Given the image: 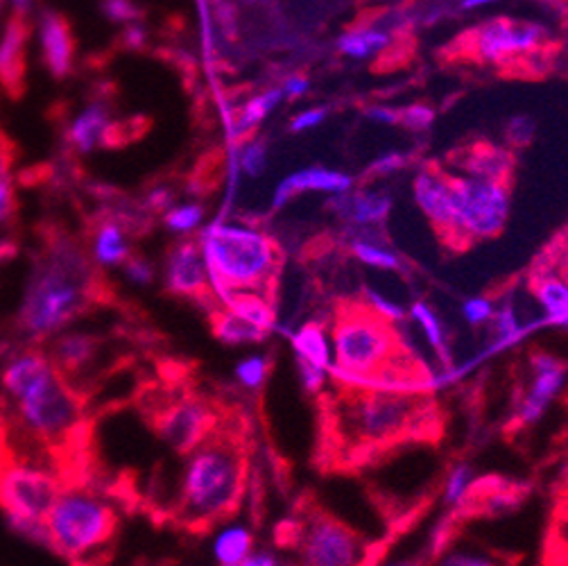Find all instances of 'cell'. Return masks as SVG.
Returning a JSON list of instances; mask_svg holds the SVG:
<instances>
[{"label": "cell", "instance_id": "cell-1", "mask_svg": "<svg viewBox=\"0 0 568 566\" xmlns=\"http://www.w3.org/2000/svg\"><path fill=\"white\" fill-rule=\"evenodd\" d=\"M98 295V267L89 252L67 234L52 236L37 256L19 304V331L43 343L67 331Z\"/></svg>", "mask_w": 568, "mask_h": 566}, {"label": "cell", "instance_id": "cell-2", "mask_svg": "<svg viewBox=\"0 0 568 566\" xmlns=\"http://www.w3.org/2000/svg\"><path fill=\"white\" fill-rule=\"evenodd\" d=\"M0 383L17 426L37 444L54 448L73 439L84 417L82 400L48 352L21 350L8 361Z\"/></svg>", "mask_w": 568, "mask_h": 566}, {"label": "cell", "instance_id": "cell-3", "mask_svg": "<svg viewBox=\"0 0 568 566\" xmlns=\"http://www.w3.org/2000/svg\"><path fill=\"white\" fill-rule=\"evenodd\" d=\"M247 461L234 437L209 435L193 448L180 481L175 515L186 528H211L230 519L245 494Z\"/></svg>", "mask_w": 568, "mask_h": 566}, {"label": "cell", "instance_id": "cell-4", "mask_svg": "<svg viewBox=\"0 0 568 566\" xmlns=\"http://www.w3.org/2000/svg\"><path fill=\"white\" fill-rule=\"evenodd\" d=\"M197 243L209 267L215 306L239 291H254L270 297L278 272V250L258 226L213 222L200 232Z\"/></svg>", "mask_w": 568, "mask_h": 566}, {"label": "cell", "instance_id": "cell-5", "mask_svg": "<svg viewBox=\"0 0 568 566\" xmlns=\"http://www.w3.org/2000/svg\"><path fill=\"white\" fill-rule=\"evenodd\" d=\"M424 417L415 392L383 387H349L337 402L333 424L352 448H381L413 433Z\"/></svg>", "mask_w": 568, "mask_h": 566}, {"label": "cell", "instance_id": "cell-6", "mask_svg": "<svg viewBox=\"0 0 568 566\" xmlns=\"http://www.w3.org/2000/svg\"><path fill=\"white\" fill-rule=\"evenodd\" d=\"M116 530V507L87 487H62L45 517L48 546L78 566L104 559Z\"/></svg>", "mask_w": 568, "mask_h": 566}, {"label": "cell", "instance_id": "cell-7", "mask_svg": "<svg viewBox=\"0 0 568 566\" xmlns=\"http://www.w3.org/2000/svg\"><path fill=\"white\" fill-rule=\"evenodd\" d=\"M331 374L352 387H367L381 370L399 358V329L367 306L343 309L331 324Z\"/></svg>", "mask_w": 568, "mask_h": 566}, {"label": "cell", "instance_id": "cell-8", "mask_svg": "<svg viewBox=\"0 0 568 566\" xmlns=\"http://www.w3.org/2000/svg\"><path fill=\"white\" fill-rule=\"evenodd\" d=\"M64 483L57 469L37 456H0V507L8 524L26 539L48 546L45 517Z\"/></svg>", "mask_w": 568, "mask_h": 566}, {"label": "cell", "instance_id": "cell-9", "mask_svg": "<svg viewBox=\"0 0 568 566\" xmlns=\"http://www.w3.org/2000/svg\"><path fill=\"white\" fill-rule=\"evenodd\" d=\"M456 243H478L498 236L509 218V189L498 180L471 175L450 178Z\"/></svg>", "mask_w": 568, "mask_h": 566}, {"label": "cell", "instance_id": "cell-10", "mask_svg": "<svg viewBox=\"0 0 568 566\" xmlns=\"http://www.w3.org/2000/svg\"><path fill=\"white\" fill-rule=\"evenodd\" d=\"M295 548L302 566H363L365 544L343 522L311 509L295 526Z\"/></svg>", "mask_w": 568, "mask_h": 566}, {"label": "cell", "instance_id": "cell-11", "mask_svg": "<svg viewBox=\"0 0 568 566\" xmlns=\"http://www.w3.org/2000/svg\"><path fill=\"white\" fill-rule=\"evenodd\" d=\"M213 408L200 396H180V400L165 404L156 417V435L182 456H189L215 428Z\"/></svg>", "mask_w": 568, "mask_h": 566}, {"label": "cell", "instance_id": "cell-12", "mask_svg": "<svg viewBox=\"0 0 568 566\" xmlns=\"http://www.w3.org/2000/svg\"><path fill=\"white\" fill-rule=\"evenodd\" d=\"M163 286L175 297L193 302L213 300L209 267L197 241L184 239L170 247L163 263Z\"/></svg>", "mask_w": 568, "mask_h": 566}, {"label": "cell", "instance_id": "cell-13", "mask_svg": "<svg viewBox=\"0 0 568 566\" xmlns=\"http://www.w3.org/2000/svg\"><path fill=\"white\" fill-rule=\"evenodd\" d=\"M544 41L546 30L537 23L494 19L476 30L474 50L483 62L498 64L513 54H526L537 50Z\"/></svg>", "mask_w": 568, "mask_h": 566}, {"label": "cell", "instance_id": "cell-14", "mask_svg": "<svg viewBox=\"0 0 568 566\" xmlns=\"http://www.w3.org/2000/svg\"><path fill=\"white\" fill-rule=\"evenodd\" d=\"M566 378L568 365L561 358L548 352H535L530 356V381L517 411L519 422L526 426L537 424L564 390Z\"/></svg>", "mask_w": 568, "mask_h": 566}, {"label": "cell", "instance_id": "cell-15", "mask_svg": "<svg viewBox=\"0 0 568 566\" xmlns=\"http://www.w3.org/2000/svg\"><path fill=\"white\" fill-rule=\"evenodd\" d=\"M413 198L435 230L456 243V211H453L450 178L437 170H422L413 180Z\"/></svg>", "mask_w": 568, "mask_h": 566}, {"label": "cell", "instance_id": "cell-16", "mask_svg": "<svg viewBox=\"0 0 568 566\" xmlns=\"http://www.w3.org/2000/svg\"><path fill=\"white\" fill-rule=\"evenodd\" d=\"M39 41L43 64L50 75L57 80L71 75L75 62V37L69 19L54 10H43L39 17Z\"/></svg>", "mask_w": 568, "mask_h": 566}, {"label": "cell", "instance_id": "cell-17", "mask_svg": "<svg viewBox=\"0 0 568 566\" xmlns=\"http://www.w3.org/2000/svg\"><path fill=\"white\" fill-rule=\"evenodd\" d=\"M354 189V178L339 170L313 165L297 170V173L283 178L272 193V209H283L300 193H326V195H345Z\"/></svg>", "mask_w": 568, "mask_h": 566}, {"label": "cell", "instance_id": "cell-18", "mask_svg": "<svg viewBox=\"0 0 568 566\" xmlns=\"http://www.w3.org/2000/svg\"><path fill=\"white\" fill-rule=\"evenodd\" d=\"M32 26L26 14H14L0 39V87L12 98H21L26 93V46Z\"/></svg>", "mask_w": 568, "mask_h": 566}, {"label": "cell", "instance_id": "cell-19", "mask_svg": "<svg viewBox=\"0 0 568 566\" xmlns=\"http://www.w3.org/2000/svg\"><path fill=\"white\" fill-rule=\"evenodd\" d=\"M89 259L98 270H116L134 254L130 226L121 218H102L89 236Z\"/></svg>", "mask_w": 568, "mask_h": 566}, {"label": "cell", "instance_id": "cell-20", "mask_svg": "<svg viewBox=\"0 0 568 566\" xmlns=\"http://www.w3.org/2000/svg\"><path fill=\"white\" fill-rule=\"evenodd\" d=\"M532 297L544 324L568 331V261L566 267H546L532 279Z\"/></svg>", "mask_w": 568, "mask_h": 566}, {"label": "cell", "instance_id": "cell-21", "mask_svg": "<svg viewBox=\"0 0 568 566\" xmlns=\"http://www.w3.org/2000/svg\"><path fill=\"white\" fill-rule=\"evenodd\" d=\"M100 352V340L87 331L67 329L50 340L48 356L67 378L78 376L95 363Z\"/></svg>", "mask_w": 568, "mask_h": 566}, {"label": "cell", "instance_id": "cell-22", "mask_svg": "<svg viewBox=\"0 0 568 566\" xmlns=\"http://www.w3.org/2000/svg\"><path fill=\"white\" fill-rule=\"evenodd\" d=\"M331 209L349 224L358 226V230H374L389 215L392 198L381 189H363L356 193L349 191L345 195H335Z\"/></svg>", "mask_w": 568, "mask_h": 566}, {"label": "cell", "instance_id": "cell-23", "mask_svg": "<svg viewBox=\"0 0 568 566\" xmlns=\"http://www.w3.org/2000/svg\"><path fill=\"white\" fill-rule=\"evenodd\" d=\"M111 123V107L109 100H93L80 117L67 128L64 139L67 145L78 154H89L98 145H102V137Z\"/></svg>", "mask_w": 568, "mask_h": 566}, {"label": "cell", "instance_id": "cell-24", "mask_svg": "<svg viewBox=\"0 0 568 566\" xmlns=\"http://www.w3.org/2000/svg\"><path fill=\"white\" fill-rule=\"evenodd\" d=\"M291 345L295 350V358L308 361L315 365H322L331 370L333 365V350H331V329L320 322L311 320L302 324L293 335H291Z\"/></svg>", "mask_w": 568, "mask_h": 566}, {"label": "cell", "instance_id": "cell-25", "mask_svg": "<svg viewBox=\"0 0 568 566\" xmlns=\"http://www.w3.org/2000/svg\"><path fill=\"white\" fill-rule=\"evenodd\" d=\"M213 335L226 347H245V345H258L267 337L265 331L250 324L247 320L239 317L234 311L215 306L211 313Z\"/></svg>", "mask_w": 568, "mask_h": 566}, {"label": "cell", "instance_id": "cell-26", "mask_svg": "<svg viewBox=\"0 0 568 566\" xmlns=\"http://www.w3.org/2000/svg\"><path fill=\"white\" fill-rule=\"evenodd\" d=\"M254 550V535L245 524H224L211 539V555L217 566H236Z\"/></svg>", "mask_w": 568, "mask_h": 566}, {"label": "cell", "instance_id": "cell-27", "mask_svg": "<svg viewBox=\"0 0 568 566\" xmlns=\"http://www.w3.org/2000/svg\"><path fill=\"white\" fill-rule=\"evenodd\" d=\"M283 98H286L283 95V89H267V91L254 95L252 100H247L243 104V109L239 111L236 121L232 123V141L241 143L243 139H247L254 132V128H258L270 117V113L283 102Z\"/></svg>", "mask_w": 568, "mask_h": 566}, {"label": "cell", "instance_id": "cell-28", "mask_svg": "<svg viewBox=\"0 0 568 566\" xmlns=\"http://www.w3.org/2000/svg\"><path fill=\"white\" fill-rule=\"evenodd\" d=\"M408 320L415 324V329L422 331V335H424V340L428 343V347L433 350V354L444 365H448V361H450L448 337H446V326H444L439 313L428 302H415L408 309Z\"/></svg>", "mask_w": 568, "mask_h": 566}, {"label": "cell", "instance_id": "cell-29", "mask_svg": "<svg viewBox=\"0 0 568 566\" xmlns=\"http://www.w3.org/2000/svg\"><path fill=\"white\" fill-rule=\"evenodd\" d=\"M220 306L234 311L239 317L247 320L250 324L258 326L265 333H270L274 329V309L270 304V297L263 293L239 291V293L226 295Z\"/></svg>", "mask_w": 568, "mask_h": 566}, {"label": "cell", "instance_id": "cell-30", "mask_svg": "<svg viewBox=\"0 0 568 566\" xmlns=\"http://www.w3.org/2000/svg\"><path fill=\"white\" fill-rule=\"evenodd\" d=\"M389 43H392V32H387L378 26L356 28L337 39L339 52L352 57V60H367V57L389 48Z\"/></svg>", "mask_w": 568, "mask_h": 566}, {"label": "cell", "instance_id": "cell-31", "mask_svg": "<svg viewBox=\"0 0 568 566\" xmlns=\"http://www.w3.org/2000/svg\"><path fill=\"white\" fill-rule=\"evenodd\" d=\"M465 175L505 182L513 170V154L503 148H478L465 161Z\"/></svg>", "mask_w": 568, "mask_h": 566}, {"label": "cell", "instance_id": "cell-32", "mask_svg": "<svg viewBox=\"0 0 568 566\" xmlns=\"http://www.w3.org/2000/svg\"><path fill=\"white\" fill-rule=\"evenodd\" d=\"M491 333H494V345L496 347H513L526 333V322L519 315V309L513 297L496 304L494 317H491Z\"/></svg>", "mask_w": 568, "mask_h": 566}, {"label": "cell", "instance_id": "cell-33", "mask_svg": "<svg viewBox=\"0 0 568 566\" xmlns=\"http://www.w3.org/2000/svg\"><path fill=\"white\" fill-rule=\"evenodd\" d=\"M349 250L352 254L365 263L367 267H376V270H389V272H396L402 270L404 263L399 259V254L392 252L383 241H376V239H365V236H358L349 243Z\"/></svg>", "mask_w": 568, "mask_h": 566}, {"label": "cell", "instance_id": "cell-34", "mask_svg": "<svg viewBox=\"0 0 568 566\" xmlns=\"http://www.w3.org/2000/svg\"><path fill=\"white\" fill-rule=\"evenodd\" d=\"M474 494V469L469 463H456L448 469L444 483V503L448 507H465Z\"/></svg>", "mask_w": 568, "mask_h": 566}, {"label": "cell", "instance_id": "cell-35", "mask_svg": "<svg viewBox=\"0 0 568 566\" xmlns=\"http://www.w3.org/2000/svg\"><path fill=\"white\" fill-rule=\"evenodd\" d=\"M163 224L168 232H173L178 236L195 234L197 230H202V224H204V206L197 202L170 206L163 213Z\"/></svg>", "mask_w": 568, "mask_h": 566}, {"label": "cell", "instance_id": "cell-36", "mask_svg": "<svg viewBox=\"0 0 568 566\" xmlns=\"http://www.w3.org/2000/svg\"><path fill=\"white\" fill-rule=\"evenodd\" d=\"M267 374H270V356L265 354H247L234 367L236 383L247 392L261 390L267 381Z\"/></svg>", "mask_w": 568, "mask_h": 566}, {"label": "cell", "instance_id": "cell-37", "mask_svg": "<svg viewBox=\"0 0 568 566\" xmlns=\"http://www.w3.org/2000/svg\"><path fill=\"white\" fill-rule=\"evenodd\" d=\"M437 566H505V562L476 546H453L439 557Z\"/></svg>", "mask_w": 568, "mask_h": 566}, {"label": "cell", "instance_id": "cell-38", "mask_svg": "<svg viewBox=\"0 0 568 566\" xmlns=\"http://www.w3.org/2000/svg\"><path fill=\"white\" fill-rule=\"evenodd\" d=\"M14 213V186L10 175V145H3L0 134V230L10 222Z\"/></svg>", "mask_w": 568, "mask_h": 566}, {"label": "cell", "instance_id": "cell-39", "mask_svg": "<svg viewBox=\"0 0 568 566\" xmlns=\"http://www.w3.org/2000/svg\"><path fill=\"white\" fill-rule=\"evenodd\" d=\"M365 306L389 324H402L408 320V309H404L399 302L385 297L381 291L374 289H365Z\"/></svg>", "mask_w": 568, "mask_h": 566}, {"label": "cell", "instance_id": "cell-40", "mask_svg": "<svg viewBox=\"0 0 568 566\" xmlns=\"http://www.w3.org/2000/svg\"><path fill=\"white\" fill-rule=\"evenodd\" d=\"M239 168L247 178H261L267 168V145L265 141H247L239 150Z\"/></svg>", "mask_w": 568, "mask_h": 566}, {"label": "cell", "instance_id": "cell-41", "mask_svg": "<svg viewBox=\"0 0 568 566\" xmlns=\"http://www.w3.org/2000/svg\"><path fill=\"white\" fill-rule=\"evenodd\" d=\"M519 503H521V494L517 489L494 487V489H489V494L483 501V513L489 517L507 515V513H513L515 507H519Z\"/></svg>", "mask_w": 568, "mask_h": 566}, {"label": "cell", "instance_id": "cell-42", "mask_svg": "<svg viewBox=\"0 0 568 566\" xmlns=\"http://www.w3.org/2000/svg\"><path fill=\"white\" fill-rule=\"evenodd\" d=\"M123 276H125V281L130 283V286H134V289H148V286H152L154 283V279H156V267H154V263L150 261V259H145V256H130L125 263H123Z\"/></svg>", "mask_w": 568, "mask_h": 566}, {"label": "cell", "instance_id": "cell-43", "mask_svg": "<svg viewBox=\"0 0 568 566\" xmlns=\"http://www.w3.org/2000/svg\"><path fill=\"white\" fill-rule=\"evenodd\" d=\"M494 311H496V302L489 300V297H480V295L465 300L463 306H460L463 320H465L469 326H474V329L489 324L491 317H494Z\"/></svg>", "mask_w": 568, "mask_h": 566}, {"label": "cell", "instance_id": "cell-44", "mask_svg": "<svg viewBox=\"0 0 568 566\" xmlns=\"http://www.w3.org/2000/svg\"><path fill=\"white\" fill-rule=\"evenodd\" d=\"M100 10L113 23H134L143 17V10L134 0H102Z\"/></svg>", "mask_w": 568, "mask_h": 566}, {"label": "cell", "instance_id": "cell-45", "mask_svg": "<svg viewBox=\"0 0 568 566\" xmlns=\"http://www.w3.org/2000/svg\"><path fill=\"white\" fill-rule=\"evenodd\" d=\"M297 374H300V383L308 394H317L324 390V385L331 378V370L308 363V361H300L297 358Z\"/></svg>", "mask_w": 568, "mask_h": 566}, {"label": "cell", "instance_id": "cell-46", "mask_svg": "<svg viewBox=\"0 0 568 566\" xmlns=\"http://www.w3.org/2000/svg\"><path fill=\"white\" fill-rule=\"evenodd\" d=\"M435 111L428 104H410L399 111V125L413 132H424L433 125Z\"/></svg>", "mask_w": 568, "mask_h": 566}, {"label": "cell", "instance_id": "cell-47", "mask_svg": "<svg viewBox=\"0 0 568 566\" xmlns=\"http://www.w3.org/2000/svg\"><path fill=\"white\" fill-rule=\"evenodd\" d=\"M406 161L408 156L404 152H385L378 159H374V163L369 165V173L387 178V175L399 173V170L406 165Z\"/></svg>", "mask_w": 568, "mask_h": 566}, {"label": "cell", "instance_id": "cell-48", "mask_svg": "<svg viewBox=\"0 0 568 566\" xmlns=\"http://www.w3.org/2000/svg\"><path fill=\"white\" fill-rule=\"evenodd\" d=\"M535 137V123L532 119L528 117H517L509 121V128H507V141L513 145H526L530 143Z\"/></svg>", "mask_w": 568, "mask_h": 566}, {"label": "cell", "instance_id": "cell-49", "mask_svg": "<svg viewBox=\"0 0 568 566\" xmlns=\"http://www.w3.org/2000/svg\"><path fill=\"white\" fill-rule=\"evenodd\" d=\"M326 113H328V111H326L324 107L306 109V111L297 113V117L293 119L291 130H293L295 134H300V132H308V130H315V128H320V125L326 121Z\"/></svg>", "mask_w": 568, "mask_h": 566}, {"label": "cell", "instance_id": "cell-50", "mask_svg": "<svg viewBox=\"0 0 568 566\" xmlns=\"http://www.w3.org/2000/svg\"><path fill=\"white\" fill-rule=\"evenodd\" d=\"M145 39H148V32H145V26L141 23H130L123 34H121V41L128 50H143L145 48Z\"/></svg>", "mask_w": 568, "mask_h": 566}, {"label": "cell", "instance_id": "cell-51", "mask_svg": "<svg viewBox=\"0 0 568 566\" xmlns=\"http://www.w3.org/2000/svg\"><path fill=\"white\" fill-rule=\"evenodd\" d=\"M365 119L383 125H399V109L392 107H369L365 111Z\"/></svg>", "mask_w": 568, "mask_h": 566}, {"label": "cell", "instance_id": "cell-52", "mask_svg": "<svg viewBox=\"0 0 568 566\" xmlns=\"http://www.w3.org/2000/svg\"><path fill=\"white\" fill-rule=\"evenodd\" d=\"M236 566H281V559L265 548H254L245 559H241Z\"/></svg>", "mask_w": 568, "mask_h": 566}, {"label": "cell", "instance_id": "cell-53", "mask_svg": "<svg viewBox=\"0 0 568 566\" xmlns=\"http://www.w3.org/2000/svg\"><path fill=\"white\" fill-rule=\"evenodd\" d=\"M170 204H173V193H170L168 189H163V186H156V189H152L150 193H148V200H145V206L148 209H152V211H168L170 209Z\"/></svg>", "mask_w": 568, "mask_h": 566}, {"label": "cell", "instance_id": "cell-54", "mask_svg": "<svg viewBox=\"0 0 568 566\" xmlns=\"http://www.w3.org/2000/svg\"><path fill=\"white\" fill-rule=\"evenodd\" d=\"M281 89H283V95H286V98H302L311 89V80L304 78V75H293V78L286 80V84H283Z\"/></svg>", "mask_w": 568, "mask_h": 566}, {"label": "cell", "instance_id": "cell-55", "mask_svg": "<svg viewBox=\"0 0 568 566\" xmlns=\"http://www.w3.org/2000/svg\"><path fill=\"white\" fill-rule=\"evenodd\" d=\"M555 535L559 539V546L568 553V513H564L555 526Z\"/></svg>", "mask_w": 568, "mask_h": 566}, {"label": "cell", "instance_id": "cell-56", "mask_svg": "<svg viewBox=\"0 0 568 566\" xmlns=\"http://www.w3.org/2000/svg\"><path fill=\"white\" fill-rule=\"evenodd\" d=\"M498 3V0H463L460 8L463 10H478V8H487V6H494Z\"/></svg>", "mask_w": 568, "mask_h": 566}, {"label": "cell", "instance_id": "cell-57", "mask_svg": "<svg viewBox=\"0 0 568 566\" xmlns=\"http://www.w3.org/2000/svg\"><path fill=\"white\" fill-rule=\"evenodd\" d=\"M32 3H34V0H12L14 14H26L28 17V12L32 10Z\"/></svg>", "mask_w": 568, "mask_h": 566}, {"label": "cell", "instance_id": "cell-58", "mask_svg": "<svg viewBox=\"0 0 568 566\" xmlns=\"http://www.w3.org/2000/svg\"><path fill=\"white\" fill-rule=\"evenodd\" d=\"M385 566H417L413 562H396V564H385Z\"/></svg>", "mask_w": 568, "mask_h": 566}, {"label": "cell", "instance_id": "cell-59", "mask_svg": "<svg viewBox=\"0 0 568 566\" xmlns=\"http://www.w3.org/2000/svg\"><path fill=\"white\" fill-rule=\"evenodd\" d=\"M566 261H568V256H566Z\"/></svg>", "mask_w": 568, "mask_h": 566}]
</instances>
